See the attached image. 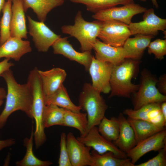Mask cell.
I'll list each match as a JSON object with an SVG mask.
<instances>
[{
    "instance_id": "obj_1",
    "label": "cell",
    "mask_w": 166,
    "mask_h": 166,
    "mask_svg": "<svg viewBox=\"0 0 166 166\" xmlns=\"http://www.w3.org/2000/svg\"><path fill=\"white\" fill-rule=\"evenodd\" d=\"M0 76L6 81L7 90L5 107L0 114V129L4 126L10 115L16 111H21L30 118H33V96L28 83L21 84L18 83L10 69Z\"/></svg>"
},
{
    "instance_id": "obj_2",
    "label": "cell",
    "mask_w": 166,
    "mask_h": 166,
    "mask_svg": "<svg viewBox=\"0 0 166 166\" xmlns=\"http://www.w3.org/2000/svg\"><path fill=\"white\" fill-rule=\"evenodd\" d=\"M139 61L125 59L120 64L113 65L110 81L109 98L114 96L130 98L138 90L139 84H133L131 81L138 73Z\"/></svg>"
},
{
    "instance_id": "obj_3",
    "label": "cell",
    "mask_w": 166,
    "mask_h": 166,
    "mask_svg": "<svg viewBox=\"0 0 166 166\" xmlns=\"http://www.w3.org/2000/svg\"><path fill=\"white\" fill-rule=\"evenodd\" d=\"M38 69L37 67H35L30 71L27 82L33 96L32 111L33 118L35 120L36 124L34 138L36 149L42 146L47 139L42 121L43 112L45 105V96Z\"/></svg>"
},
{
    "instance_id": "obj_4",
    "label": "cell",
    "mask_w": 166,
    "mask_h": 166,
    "mask_svg": "<svg viewBox=\"0 0 166 166\" xmlns=\"http://www.w3.org/2000/svg\"><path fill=\"white\" fill-rule=\"evenodd\" d=\"M101 93L91 84L85 83L79 95L78 105L87 115L88 125L85 135L92 127L99 125L108 108Z\"/></svg>"
},
{
    "instance_id": "obj_5",
    "label": "cell",
    "mask_w": 166,
    "mask_h": 166,
    "mask_svg": "<svg viewBox=\"0 0 166 166\" xmlns=\"http://www.w3.org/2000/svg\"><path fill=\"white\" fill-rule=\"evenodd\" d=\"M102 23L97 20L92 22L85 21L82 17L81 11H78L75 18L74 24L64 25L61 29L63 33L69 34L78 40L82 52L91 53Z\"/></svg>"
},
{
    "instance_id": "obj_6",
    "label": "cell",
    "mask_w": 166,
    "mask_h": 166,
    "mask_svg": "<svg viewBox=\"0 0 166 166\" xmlns=\"http://www.w3.org/2000/svg\"><path fill=\"white\" fill-rule=\"evenodd\" d=\"M141 75L139 88L133 94V109L152 103L166 101V96L160 93L156 86L158 79L155 76L145 69L141 71Z\"/></svg>"
},
{
    "instance_id": "obj_7",
    "label": "cell",
    "mask_w": 166,
    "mask_h": 166,
    "mask_svg": "<svg viewBox=\"0 0 166 166\" xmlns=\"http://www.w3.org/2000/svg\"><path fill=\"white\" fill-rule=\"evenodd\" d=\"M131 36L128 25L120 21L111 20L102 22L98 38L110 45L122 47Z\"/></svg>"
},
{
    "instance_id": "obj_8",
    "label": "cell",
    "mask_w": 166,
    "mask_h": 166,
    "mask_svg": "<svg viewBox=\"0 0 166 166\" xmlns=\"http://www.w3.org/2000/svg\"><path fill=\"white\" fill-rule=\"evenodd\" d=\"M146 9V8L134 3L100 11L93 14L92 17L102 22L115 20L128 25L132 22L134 16L144 13Z\"/></svg>"
},
{
    "instance_id": "obj_9",
    "label": "cell",
    "mask_w": 166,
    "mask_h": 166,
    "mask_svg": "<svg viewBox=\"0 0 166 166\" xmlns=\"http://www.w3.org/2000/svg\"><path fill=\"white\" fill-rule=\"evenodd\" d=\"M143 20L138 22H131L128 27L131 35L141 34L155 36L159 31H165L166 19L160 18L154 13L153 8L146 9L144 12Z\"/></svg>"
},
{
    "instance_id": "obj_10",
    "label": "cell",
    "mask_w": 166,
    "mask_h": 166,
    "mask_svg": "<svg viewBox=\"0 0 166 166\" xmlns=\"http://www.w3.org/2000/svg\"><path fill=\"white\" fill-rule=\"evenodd\" d=\"M113 65L99 60L93 56L89 71L91 76L93 87L104 93L111 91L110 81Z\"/></svg>"
},
{
    "instance_id": "obj_11",
    "label": "cell",
    "mask_w": 166,
    "mask_h": 166,
    "mask_svg": "<svg viewBox=\"0 0 166 166\" xmlns=\"http://www.w3.org/2000/svg\"><path fill=\"white\" fill-rule=\"evenodd\" d=\"M29 33L33 38L35 45L39 52H46L57 39L61 37L51 30L44 22H38L27 16Z\"/></svg>"
},
{
    "instance_id": "obj_12",
    "label": "cell",
    "mask_w": 166,
    "mask_h": 166,
    "mask_svg": "<svg viewBox=\"0 0 166 166\" xmlns=\"http://www.w3.org/2000/svg\"><path fill=\"white\" fill-rule=\"evenodd\" d=\"M77 138L85 145L93 148L99 154L110 151L119 158H128L125 153L119 148L114 143L107 140L100 134L97 126L90 128L84 136H80Z\"/></svg>"
},
{
    "instance_id": "obj_13",
    "label": "cell",
    "mask_w": 166,
    "mask_h": 166,
    "mask_svg": "<svg viewBox=\"0 0 166 166\" xmlns=\"http://www.w3.org/2000/svg\"><path fill=\"white\" fill-rule=\"evenodd\" d=\"M166 146L165 129L137 143L126 153L131 162H136L145 154L151 151H157Z\"/></svg>"
},
{
    "instance_id": "obj_14",
    "label": "cell",
    "mask_w": 166,
    "mask_h": 166,
    "mask_svg": "<svg viewBox=\"0 0 166 166\" xmlns=\"http://www.w3.org/2000/svg\"><path fill=\"white\" fill-rule=\"evenodd\" d=\"M66 144L72 166H91V148L85 145L71 132L66 135Z\"/></svg>"
},
{
    "instance_id": "obj_15",
    "label": "cell",
    "mask_w": 166,
    "mask_h": 166,
    "mask_svg": "<svg viewBox=\"0 0 166 166\" xmlns=\"http://www.w3.org/2000/svg\"><path fill=\"white\" fill-rule=\"evenodd\" d=\"M52 46L54 53L62 55L71 61H75L84 66L86 71L89 70L93 57L91 52L77 51L69 43L67 37L60 38Z\"/></svg>"
},
{
    "instance_id": "obj_16",
    "label": "cell",
    "mask_w": 166,
    "mask_h": 166,
    "mask_svg": "<svg viewBox=\"0 0 166 166\" xmlns=\"http://www.w3.org/2000/svg\"><path fill=\"white\" fill-rule=\"evenodd\" d=\"M161 104H150L136 110L126 109L123 111V113L132 119L146 121L158 126L165 127L166 121L161 111Z\"/></svg>"
},
{
    "instance_id": "obj_17",
    "label": "cell",
    "mask_w": 166,
    "mask_h": 166,
    "mask_svg": "<svg viewBox=\"0 0 166 166\" xmlns=\"http://www.w3.org/2000/svg\"><path fill=\"white\" fill-rule=\"evenodd\" d=\"M32 50L29 41L10 37L0 46V58L5 57L19 61L23 55Z\"/></svg>"
},
{
    "instance_id": "obj_18",
    "label": "cell",
    "mask_w": 166,
    "mask_h": 166,
    "mask_svg": "<svg viewBox=\"0 0 166 166\" xmlns=\"http://www.w3.org/2000/svg\"><path fill=\"white\" fill-rule=\"evenodd\" d=\"M97 59L117 65L125 58V53L123 47H115L107 44L97 38L93 45Z\"/></svg>"
},
{
    "instance_id": "obj_19",
    "label": "cell",
    "mask_w": 166,
    "mask_h": 166,
    "mask_svg": "<svg viewBox=\"0 0 166 166\" xmlns=\"http://www.w3.org/2000/svg\"><path fill=\"white\" fill-rule=\"evenodd\" d=\"M38 73L44 96L55 92L63 84L67 76L64 69L58 67L46 71L38 69Z\"/></svg>"
},
{
    "instance_id": "obj_20",
    "label": "cell",
    "mask_w": 166,
    "mask_h": 166,
    "mask_svg": "<svg viewBox=\"0 0 166 166\" xmlns=\"http://www.w3.org/2000/svg\"><path fill=\"white\" fill-rule=\"evenodd\" d=\"M12 1L10 36L27 39L28 32L22 2L21 0H12Z\"/></svg>"
},
{
    "instance_id": "obj_21",
    "label": "cell",
    "mask_w": 166,
    "mask_h": 166,
    "mask_svg": "<svg viewBox=\"0 0 166 166\" xmlns=\"http://www.w3.org/2000/svg\"><path fill=\"white\" fill-rule=\"evenodd\" d=\"M135 35L134 38H128L122 47L125 51L126 59L139 60L154 36L141 34Z\"/></svg>"
},
{
    "instance_id": "obj_22",
    "label": "cell",
    "mask_w": 166,
    "mask_h": 166,
    "mask_svg": "<svg viewBox=\"0 0 166 166\" xmlns=\"http://www.w3.org/2000/svg\"><path fill=\"white\" fill-rule=\"evenodd\" d=\"M120 122L119 134L114 143L120 150L126 154L136 144L134 133L127 119L122 113L118 117Z\"/></svg>"
},
{
    "instance_id": "obj_23",
    "label": "cell",
    "mask_w": 166,
    "mask_h": 166,
    "mask_svg": "<svg viewBox=\"0 0 166 166\" xmlns=\"http://www.w3.org/2000/svg\"><path fill=\"white\" fill-rule=\"evenodd\" d=\"M25 13L31 8L40 21L44 22L48 13L63 4L65 0H21Z\"/></svg>"
},
{
    "instance_id": "obj_24",
    "label": "cell",
    "mask_w": 166,
    "mask_h": 166,
    "mask_svg": "<svg viewBox=\"0 0 166 166\" xmlns=\"http://www.w3.org/2000/svg\"><path fill=\"white\" fill-rule=\"evenodd\" d=\"M44 101L45 105H53L74 112H80L81 110L80 106L71 101L63 84L53 93L45 96Z\"/></svg>"
},
{
    "instance_id": "obj_25",
    "label": "cell",
    "mask_w": 166,
    "mask_h": 166,
    "mask_svg": "<svg viewBox=\"0 0 166 166\" xmlns=\"http://www.w3.org/2000/svg\"><path fill=\"white\" fill-rule=\"evenodd\" d=\"M127 120L133 130L136 144L144 139L165 129V127L158 126L146 121L128 117Z\"/></svg>"
},
{
    "instance_id": "obj_26",
    "label": "cell",
    "mask_w": 166,
    "mask_h": 166,
    "mask_svg": "<svg viewBox=\"0 0 166 166\" xmlns=\"http://www.w3.org/2000/svg\"><path fill=\"white\" fill-rule=\"evenodd\" d=\"M91 166H135L130 158H120L111 152L100 154L94 150L91 152Z\"/></svg>"
},
{
    "instance_id": "obj_27",
    "label": "cell",
    "mask_w": 166,
    "mask_h": 166,
    "mask_svg": "<svg viewBox=\"0 0 166 166\" xmlns=\"http://www.w3.org/2000/svg\"><path fill=\"white\" fill-rule=\"evenodd\" d=\"M34 132L33 128L29 138L26 137L23 140L24 145L26 148V154L21 160L16 162L17 166H49L53 164L49 160H42L34 155L33 148Z\"/></svg>"
},
{
    "instance_id": "obj_28",
    "label": "cell",
    "mask_w": 166,
    "mask_h": 166,
    "mask_svg": "<svg viewBox=\"0 0 166 166\" xmlns=\"http://www.w3.org/2000/svg\"><path fill=\"white\" fill-rule=\"evenodd\" d=\"M65 109L63 126L76 128L80 132V136H84L88 125L86 113L74 112Z\"/></svg>"
},
{
    "instance_id": "obj_29",
    "label": "cell",
    "mask_w": 166,
    "mask_h": 166,
    "mask_svg": "<svg viewBox=\"0 0 166 166\" xmlns=\"http://www.w3.org/2000/svg\"><path fill=\"white\" fill-rule=\"evenodd\" d=\"M74 3L83 4L87 10L94 14L100 11L116 6L134 3L133 0H69Z\"/></svg>"
},
{
    "instance_id": "obj_30",
    "label": "cell",
    "mask_w": 166,
    "mask_h": 166,
    "mask_svg": "<svg viewBox=\"0 0 166 166\" xmlns=\"http://www.w3.org/2000/svg\"><path fill=\"white\" fill-rule=\"evenodd\" d=\"M65 109L53 105H45L43 114L44 128L54 125L63 126Z\"/></svg>"
},
{
    "instance_id": "obj_31",
    "label": "cell",
    "mask_w": 166,
    "mask_h": 166,
    "mask_svg": "<svg viewBox=\"0 0 166 166\" xmlns=\"http://www.w3.org/2000/svg\"><path fill=\"white\" fill-rule=\"evenodd\" d=\"M98 125V131L106 139L112 142L117 139L120 130L118 118L113 117L109 119L105 116Z\"/></svg>"
},
{
    "instance_id": "obj_32",
    "label": "cell",
    "mask_w": 166,
    "mask_h": 166,
    "mask_svg": "<svg viewBox=\"0 0 166 166\" xmlns=\"http://www.w3.org/2000/svg\"><path fill=\"white\" fill-rule=\"evenodd\" d=\"M12 0H7L2 10L3 15L0 21V46L10 37V29L12 16Z\"/></svg>"
},
{
    "instance_id": "obj_33",
    "label": "cell",
    "mask_w": 166,
    "mask_h": 166,
    "mask_svg": "<svg viewBox=\"0 0 166 166\" xmlns=\"http://www.w3.org/2000/svg\"><path fill=\"white\" fill-rule=\"evenodd\" d=\"M147 48L149 54H153L155 59L162 60L166 54V39H157L150 42Z\"/></svg>"
},
{
    "instance_id": "obj_34",
    "label": "cell",
    "mask_w": 166,
    "mask_h": 166,
    "mask_svg": "<svg viewBox=\"0 0 166 166\" xmlns=\"http://www.w3.org/2000/svg\"><path fill=\"white\" fill-rule=\"evenodd\" d=\"M66 138L65 133L62 132L61 134L60 143V153L58 161L59 166H72L67 148Z\"/></svg>"
},
{
    "instance_id": "obj_35",
    "label": "cell",
    "mask_w": 166,
    "mask_h": 166,
    "mask_svg": "<svg viewBox=\"0 0 166 166\" xmlns=\"http://www.w3.org/2000/svg\"><path fill=\"white\" fill-rule=\"evenodd\" d=\"M158 152V154L155 156L135 166H166V146Z\"/></svg>"
},
{
    "instance_id": "obj_36",
    "label": "cell",
    "mask_w": 166,
    "mask_h": 166,
    "mask_svg": "<svg viewBox=\"0 0 166 166\" xmlns=\"http://www.w3.org/2000/svg\"><path fill=\"white\" fill-rule=\"evenodd\" d=\"M157 88L160 92L166 95V75L165 73L161 75L157 80L156 84Z\"/></svg>"
},
{
    "instance_id": "obj_37",
    "label": "cell",
    "mask_w": 166,
    "mask_h": 166,
    "mask_svg": "<svg viewBox=\"0 0 166 166\" xmlns=\"http://www.w3.org/2000/svg\"><path fill=\"white\" fill-rule=\"evenodd\" d=\"M10 59L9 58H5L0 62V76L4 72L9 69L11 67L14 65L13 63L9 61Z\"/></svg>"
},
{
    "instance_id": "obj_38",
    "label": "cell",
    "mask_w": 166,
    "mask_h": 166,
    "mask_svg": "<svg viewBox=\"0 0 166 166\" xmlns=\"http://www.w3.org/2000/svg\"><path fill=\"white\" fill-rule=\"evenodd\" d=\"M15 143V140L13 138H10L5 140H0V151L5 148L14 145Z\"/></svg>"
},
{
    "instance_id": "obj_39",
    "label": "cell",
    "mask_w": 166,
    "mask_h": 166,
    "mask_svg": "<svg viewBox=\"0 0 166 166\" xmlns=\"http://www.w3.org/2000/svg\"><path fill=\"white\" fill-rule=\"evenodd\" d=\"M160 108L164 120L166 121V102H163L161 103Z\"/></svg>"
},
{
    "instance_id": "obj_40",
    "label": "cell",
    "mask_w": 166,
    "mask_h": 166,
    "mask_svg": "<svg viewBox=\"0 0 166 166\" xmlns=\"http://www.w3.org/2000/svg\"><path fill=\"white\" fill-rule=\"evenodd\" d=\"M7 92L5 89L3 87H0V100H3L6 98Z\"/></svg>"
},
{
    "instance_id": "obj_41",
    "label": "cell",
    "mask_w": 166,
    "mask_h": 166,
    "mask_svg": "<svg viewBox=\"0 0 166 166\" xmlns=\"http://www.w3.org/2000/svg\"><path fill=\"white\" fill-rule=\"evenodd\" d=\"M5 2V0H0V13L2 11Z\"/></svg>"
},
{
    "instance_id": "obj_42",
    "label": "cell",
    "mask_w": 166,
    "mask_h": 166,
    "mask_svg": "<svg viewBox=\"0 0 166 166\" xmlns=\"http://www.w3.org/2000/svg\"><path fill=\"white\" fill-rule=\"evenodd\" d=\"M152 4L157 9L159 7V5L156 0H151Z\"/></svg>"
},
{
    "instance_id": "obj_43",
    "label": "cell",
    "mask_w": 166,
    "mask_h": 166,
    "mask_svg": "<svg viewBox=\"0 0 166 166\" xmlns=\"http://www.w3.org/2000/svg\"><path fill=\"white\" fill-rule=\"evenodd\" d=\"M3 103V100H0V107L2 106Z\"/></svg>"
},
{
    "instance_id": "obj_44",
    "label": "cell",
    "mask_w": 166,
    "mask_h": 166,
    "mask_svg": "<svg viewBox=\"0 0 166 166\" xmlns=\"http://www.w3.org/2000/svg\"><path fill=\"white\" fill-rule=\"evenodd\" d=\"M140 0L143 2H145L147 0Z\"/></svg>"
},
{
    "instance_id": "obj_45",
    "label": "cell",
    "mask_w": 166,
    "mask_h": 166,
    "mask_svg": "<svg viewBox=\"0 0 166 166\" xmlns=\"http://www.w3.org/2000/svg\"><path fill=\"white\" fill-rule=\"evenodd\" d=\"M0 40H1V34H0Z\"/></svg>"
},
{
    "instance_id": "obj_46",
    "label": "cell",
    "mask_w": 166,
    "mask_h": 166,
    "mask_svg": "<svg viewBox=\"0 0 166 166\" xmlns=\"http://www.w3.org/2000/svg\"></svg>"
}]
</instances>
